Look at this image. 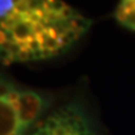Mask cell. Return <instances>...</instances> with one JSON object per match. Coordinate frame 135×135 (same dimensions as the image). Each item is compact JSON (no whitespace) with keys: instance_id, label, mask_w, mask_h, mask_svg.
I'll use <instances>...</instances> for the list:
<instances>
[{"instance_id":"7a4b0ae2","label":"cell","mask_w":135,"mask_h":135,"mask_svg":"<svg viewBox=\"0 0 135 135\" xmlns=\"http://www.w3.org/2000/svg\"><path fill=\"white\" fill-rule=\"evenodd\" d=\"M46 106L39 93L19 89L0 78V135H25Z\"/></svg>"},{"instance_id":"277c9868","label":"cell","mask_w":135,"mask_h":135,"mask_svg":"<svg viewBox=\"0 0 135 135\" xmlns=\"http://www.w3.org/2000/svg\"><path fill=\"white\" fill-rule=\"evenodd\" d=\"M114 18L123 28L135 31V0H123L116 5Z\"/></svg>"},{"instance_id":"3957f363","label":"cell","mask_w":135,"mask_h":135,"mask_svg":"<svg viewBox=\"0 0 135 135\" xmlns=\"http://www.w3.org/2000/svg\"><path fill=\"white\" fill-rule=\"evenodd\" d=\"M25 135H101L85 106L70 101L40 118Z\"/></svg>"},{"instance_id":"6da1fadb","label":"cell","mask_w":135,"mask_h":135,"mask_svg":"<svg viewBox=\"0 0 135 135\" xmlns=\"http://www.w3.org/2000/svg\"><path fill=\"white\" fill-rule=\"evenodd\" d=\"M93 20L63 0H0V63L29 64L64 55Z\"/></svg>"}]
</instances>
